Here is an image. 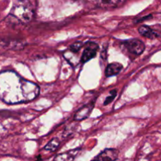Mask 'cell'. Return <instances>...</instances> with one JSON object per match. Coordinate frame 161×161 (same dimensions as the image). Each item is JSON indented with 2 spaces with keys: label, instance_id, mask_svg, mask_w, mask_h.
Instances as JSON below:
<instances>
[{
  "label": "cell",
  "instance_id": "6da1fadb",
  "mask_svg": "<svg viewBox=\"0 0 161 161\" xmlns=\"http://www.w3.org/2000/svg\"><path fill=\"white\" fill-rule=\"evenodd\" d=\"M39 88L33 82L22 78L12 71L0 72V100L7 104L32 101L38 96Z\"/></svg>",
  "mask_w": 161,
  "mask_h": 161
},
{
  "label": "cell",
  "instance_id": "7a4b0ae2",
  "mask_svg": "<svg viewBox=\"0 0 161 161\" xmlns=\"http://www.w3.org/2000/svg\"><path fill=\"white\" fill-rule=\"evenodd\" d=\"M10 15L23 24L31 21L34 12L29 0H14Z\"/></svg>",
  "mask_w": 161,
  "mask_h": 161
},
{
  "label": "cell",
  "instance_id": "3957f363",
  "mask_svg": "<svg viewBox=\"0 0 161 161\" xmlns=\"http://www.w3.org/2000/svg\"><path fill=\"white\" fill-rule=\"evenodd\" d=\"M124 46L130 53L135 55H140L145 50V44L138 39H129L124 42Z\"/></svg>",
  "mask_w": 161,
  "mask_h": 161
},
{
  "label": "cell",
  "instance_id": "277c9868",
  "mask_svg": "<svg viewBox=\"0 0 161 161\" xmlns=\"http://www.w3.org/2000/svg\"><path fill=\"white\" fill-rule=\"evenodd\" d=\"M97 49H98V46L95 43V42H89L86 43L85 46V48L83 50V53H82L81 57V61L83 63L86 62V61H90L94 58L97 53Z\"/></svg>",
  "mask_w": 161,
  "mask_h": 161
},
{
  "label": "cell",
  "instance_id": "5b68a950",
  "mask_svg": "<svg viewBox=\"0 0 161 161\" xmlns=\"http://www.w3.org/2000/svg\"><path fill=\"white\" fill-rule=\"evenodd\" d=\"M119 152L115 149H108L101 153L91 161H116Z\"/></svg>",
  "mask_w": 161,
  "mask_h": 161
},
{
  "label": "cell",
  "instance_id": "8992f818",
  "mask_svg": "<svg viewBox=\"0 0 161 161\" xmlns=\"http://www.w3.org/2000/svg\"><path fill=\"white\" fill-rule=\"evenodd\" d=\"M96 1L100 7L104 9H111L120 6L126 0H96Z\"/></svg>",
  "mask_w": 161,
  "mask_h": 161
},
{
  "label": "cell",
  "instance_id": "52a82bcc",
  "mask_svg": "<svg viewBox=\"0 0 161 161\" xmlns=\"http://www.w3.org/2000/svg\"><path fill=\"white\" fill-rule=\"evenodd\" d=\"M138 31L142 36L148 38V39H156V38L160 36V34L157 31L153 29L150 27L146 26V25H142V26L138 28Z\"/></svg>",
  "mask_w": 161,
  "mask_h": 161
},
{
  "label": "cell",
  "instance_id": "ba28073f",
  "mask_svg": "<svg viewBox=\"0 0 161 161\" xmlns=\"http://www.w3.org/2000/svg\"><path fill=\"white\" fill-rule=\"evenodd\" d=\"M123 65L119 63L114 62L109 64L107 66L106 69H105V75L106 76H113V75H116L119 74V72L122 71Z\"/></svg>",
  "mask_w": 161,
  "mask_h": 161
},
{
  "label": "cell",
  "instance_id": "9c48e42d",
  "mask_svg": "<svg viewBox=\"0 0 161 161\" xmlns=\"http://www.w3.org/2000/svg\"><path fill=\"white\" fill-rule=\"evenodd\" d=\"M92 108H94V105H86V106L83 107L81 109L79 110L76 113H75V120H82V119H84L88 117V116L91 113V111L92 110Z\"/></svg>",
  "mask_w": 161,
  "mask_h": 161
},
{
  "label": "cell",
  "instance_id": "30bf717a",
  "mask_svg": "<svg viewBox=\"0 0 161 161\" xmlns=\"http://www.w3.org/2000/svg\"><path fill=\"white\" fill-rule=\"evenodd\" d=\"M75 157V152L65 153L60 154L53 161H73Z\"/></svg>",
  "mask_w": 161,
  "mask_h": 161
},
{
  "label": "cell",
  "instance_id": "8fae6325",
  "mask_svg": "<svg viewBox=\"0 0 161 161\" xmlns=\"http://www.w3.org/2000/svg\"><path fill=\"white\" fill-rule=\"evenodd\" d=\"M59 144L60 142L58 139H53L51 142H50L47 145V146L45 147V149L50 151H54L56 150L57 148L58 147Z\"/></svg>",
  "mask_w": 161,
  "mask_h": 161
},
{
  "label": "cell",
  "instance_id": "7c38bea8",
  "mask_svg": "<svg viewBox=\"0 0 161 161\" xmlns=\"http://www.w3.org/2000/svg\"><path fill=\"white\" fill-rule=\"evenodd\" d=\"M82 46H83V44L81 42H75V43L72 44L69 49H70V51L72 53H78L80 51V48L82 47Z\"/></svg>",
  "mask_w": 161,
  "mask_h": 161
},
{
  "label": "cell",
  "instance_id": "4fadbf2b",
  "mask_svg": "<svg viewBox=\"0 0 161 161\" xmlns=\"http://www.w3.org/2000/svg\"><path fill=\"white\" fill-rule=\"evenodd\" d=\"M116 91H113L110 92V96L109 97H107L106 99H105V102H104V105H108V104H109L110 102H112V101L113 100V98H114L115 97H116Z\"/></svg>",
  "mask_w": 161,
  "mask_h": 161
}]
</instances>
